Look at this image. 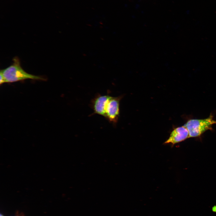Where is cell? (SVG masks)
Segmentation results:
<instances>
[{
  "instance_id": "cell-1",
  "label": "cell",
  "mask_w": 216,
  "mask_h": 216,
  "mask_svg": "<svg viewBox=\"0 0 216 216\" xmlns=\"http://www.w3.org/2000/svg\"><path fill=\"white\" fill-rule=\"evenodd\" d=\"M12 64L7 68L0 70L5 82H13L27 79L45 80L46 79L40 76L29 74L21 67L20 61L17 57L13 59Z\"/></svg>"
},
{
  "instance_id": "cell-2",
  "label": "cell",
  "mask_w": 216,
  "mask_h": 216,
  "mask_svg": "<svg viewBox=\"0 0 216 216\" xmlns=\"http://www.w3.org/2000/svg\"><path fill=\"white\" fill-rule=\"evenodd\" d=\"M216 124L213 116L211 115L208 118L202 119H192L189 120L184 125L189 133V138L200 136L208 130L212 129V126Z\"/></svg>"
},
{
  "instance_id": "cell-3",
  "label": "cell",
  "mask_w": 216,
  "mask_h": 216,
  "mask_svg": "<svg viewBox=\"0 0 216 216\" xmlns=\"http://www.w3.org/2000/svg\"><path fill=\"white\" fill-rule=\"evenodd\" d=\"M123 96H110L106 104L105 118L114 125L118 122L119 115L120 102Z\"/></svg>"
},
{
  "instance_id": "cell-4",
  "label": "cell",
  "mask_w": 216,
  "mask_h": 216,
  "mask_svg": "<svg viewBox=\"0 0 216 216\" xmlns=\"http://www.w3.org/2000/svg\"><path fill=\"white\" fill-rule=\"evenodd\" d=\"M110 96L108 94L104 95L97 94L91 103L90 106L94 111L92 115L97 114L105 117V106Z\"/></svg>"
},
{
  "instance_id": "cell-5",
  "label": "cell",
  "mask_w": 216,
  "mask_h": 216,
  "mask_svg": "<svg viewBox=\"0 0 216 216\" xmlns=\"http://www.w3.org/2000/svg\"><path fill=\"white\" fill-rule=\"evenodd\" d=\"M189 138V133L187 128L184 125L175 129L170 134L165 144H175L183 141Z\"/></svg>"
},
{
  "instance_id": "cell-6",
  "label": "cell",
  "mask_w": 216,
  "mask_h": 216,
  "mask_svg": "<svg viewBox=\"0 0 216 216\" xmlns=\"http://www.w3.org/2000/svg\"><path fill=\"white\" fill-rule=\"evenodd\" d=\"M0 85H1L2 84H3L5 82L4 78L3 76L2 73L1 72H0Z\"/></svg>"
},
{
  "instance_id": "cell-7",
  "label": "cell",
  "mask_w": 216,
  "mask_h": 216,
  "mask_svg": "<svg viewBox=\"0 0 216 216\" xmlns=\"http://www.w3.org/2000/svg\"><path fill=\"white\" fill-rule=\"evenodd\" d=\"M212 211L214 212H216V206H213L212 208Z\"/></svg>"
},
{
  "instance_id": "cell-8",
  "label": "cell",
  "mask_w": 216,
  "mask_h": 216,
  "mask_svg": "<svg viewBox=\"0 0 216 216\" xmlns=\"http://www.w3.org/2000/svg\"><path fill=\"white\" fill-rule=\"evenodd\" d=\"M0 216H4L3 214H2L1 213L0 214Z\"/></svg>"
}]
</instances>
